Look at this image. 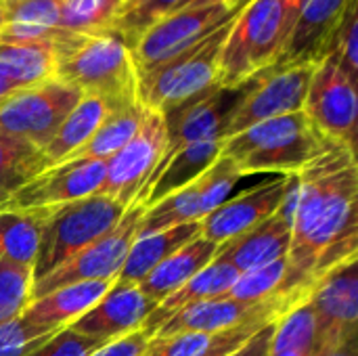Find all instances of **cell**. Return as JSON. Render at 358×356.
<instances>
[{
    "label": "cell",
    "mask_w": 358,
    "mask_h": 356,
    "mask_svg": "<svg viewBox=\"0 0 358 356\" xmlns=\"http://www.w3.org/2000/svg\"><path fill=\"white\" fill-rule=\"evenodd\" d=\"M107 172L103 159H67L42 170L21 187L2 210L57 208L101 191Z\"/></svg>",
    "instance_id": "e0dca14e"
},
{
    "label": "cell",
    "mask_w": 358,
    "mask_h": 356,
    "mask_svg": "<svg viewBox=\"0 0 358 356\" xmlns=\"http://www.w3.org/2000/svg\"><path fill=\"white\" fill-rule=\"evenodd\" d=\"M285 204L292 212L287 258L298 283L315 287L329 271L357 258V151L327 141L317 157L292 174Z\"/></svg>",
    "instance_id": "6da1fadb"
},
{
    "label": "cell",
    "mask_w": 358,
    "mask_h": 356,
    "mask_svg": "<svg viewBox=\"0 0 358 356\" xmlns=\"http://www.w3.org/2000/svg\"><path fill=\"white\" fill-rule=\"evenodd\" d=\"M358 0H352L334 29L323 59H331L350 80L358 78Z\"/></svg>",
    "instance_id": "8d00e7d4"
},
{
    "label": "cell",
    "mask_w": 358,
    "mask_h": 356,
    "mask_svg": "<svg viewBox=\"0 0 358 356\" xmlns=\"http://www.w3.org/2000/svg\"><path fill=\"white\" fill-rule=\"evenodd\" d=\"M218 245L197 235L193 241L185 243L162 264H157L141 283V292L155 304L164 302L185 283H189L199 271H203L216 256Z\"/></svg>",
    "instance_id": "603a6c76"
},
{
    "label": "cell",
    "mask_w": 358,
    "mask_h": 356,
    "mask_svg": "<svg viewBox=\"0 0 358 356\" xmlns=\"http://www.w3.org/2000/svg\"><path fill=\"white\" fill-rule=\"evenodd\" d=\"M287 42L281 0H250L235 17L218 61V86L241 88L277 65Z\"/></svg>",
    "instance_id": "277c9868"
},
{
    "label": "cell",
    "mask_w": 358,
    "mask_h": 356,
    "mask_svg": "<svg viewBox=\"0 0 358 356\" xmlns=\"http://www.w3.org/2000/svg\"><path fill=\"white\" fill-rule=\"evenodd\" d=\"M273 332H275V323L264 325L258 334H254L241 348H237L231 356H268Z\"/></svg>",
    "instance_id": "7bdbcfd3"
},
{
    "label": "cell",
    "mask_w": 358,
    "mask_h": 356,
    "mask_svg": "<svg viewBox=\"0 0 358 356\" xmlns=\"http://www.w3.org/2000/svg\"><path fill=\"white\" fill-rule=\"evenodd\" d=\"M325 138L306 118L304 111L273 118L241 130L222 141V155L229 157L239 172H277L296 174L313 157H317Z\"/></svg>",
    "instance_id": "3957f363"
},
{
    "label": "cell",
    "mask_w": 358,
    "mask_h": 356,
    "mask_svg": "<svg viewBox=\"0 0 358 356\" xmlns=\"http://www.w3.org/2000/svg\"><path fill=\"white\" fill-rule=\"evenodd\" d=\"M109 111L111 107L103 99L82 94V99L61 122L59 130L48 141V145L42 147V153L48 159V164L55 166L67 162L80 147H84L90 141V136L96 132V128L103 124Z\"/></svg>",
    "instance_id": "83f0119b"
},
{
    "label": "cell",
    "mask_w": 358,
    "mask_h": 356,
    "mask_svg": "<svg viewBox=\"0 0 358 356\" xmlns=\"http://www.w3.org/2000/svg\"><path fill=\"white\" fill-rule=\"evenodd\" d=\"M151 334L145 329H136L128 336H122L117 340H111L107 344H103L101 348H96L90 356H143L149 342H151Z\"/></svg>",
    "instance_id": "b9f144b4"
},
{
    "label": "cell",
    "mask_w": 358,
    "mask_h": 356,
    "mask_svg": "<svg viewBox=\"0 0 358 356\" xmlns=\"http://www.w3.org/2000/svg\"><path fill=\"white\" fill-rule=\"evenodd\" d=\"M245 86V84H243ZM243 86L241 88H222L216 86L178 107H174L172 111L164 113L166 118V132H168V143H166V153L162 157V162L157 164L149 185L143 189L138 201L143 204L149 187L155 183V178L164 172V168L168 166V162L187 145L193 143H201V141H212V138H222L224 128L231 120L233 109L237 107L241 94H243Z\"/></svg>",
    "instance_id": "5bb4252c"
},
{
    "label": "cell",
    "mask_w": 358,
    "mask_h": 356,
    "mask_svg": "<svg viewBox=\"0 0 358 356\" xmlns=\"http://www.w3.org/2000/svg\"><path fill=\"white\" fill-rule=\"evenodd\" d=\"M48 166L50 164L40 147L0 132V210L21 187Z\"/></svg>",
    "instance_id": "f546056e"
},
{
    "label": "cell",
    "mask_w": 358,
    "mask_h": 356,
    "mask_svg": "<svg viewBox=\"0 0 358 356\" xmlns=\"http://www.w3.org/2000/svg\"><path fill=\"white\" fill-rule=\"evenodd\" d=\"M168 132L166 118L159 111L147 109L136 134L107 159L105 180L99 193L115 199L124 208L138 201L143 189L149 185L157 164L166 153Z\"/></svg>",
    "instance_id": "8fae6325"
},
{
    "label": "cell",
    "mask_w": 358,
    "mask_h": 356,
    "mask_svg": "<svg viewBox=\"0 0 358 356\" xmlns=\"http://www.w3.org/2000/svg\"><path fill=\"white\" fill-rule=\"evenodd\" d=\"M65 2L67 0H2L4 25L59 27Z\"/></svg>",
    "instance_id": "f35d334b"
},
{
    "label": "cell",
    "mask_w": 358,
    "mask_h": 356,
    "mask_svg": "<svg viewBox=\"0 0 358 356\" xmlns=\"http://www.w3.org/2000/svg\"><path fill=\"white\" fill-rule=\"evenodd\" d=\"M237 2H239V4H243V6H245V4H248V2H250V0H237Z\"/></svg>",
    "instance_id": "816d5d0a"
},
{
    "label": "cell",
    "mask_w": 358,
    "mask_h": 356,
    "mask_svg": "<svg viewBox=\"0 0 358 356\" xmlns=\"http://www.w3.org/2000/svg\"><path fill=\"white\" fill-rule=\"evenodd\" d=\"M117 279L82 281V283L63 285L46 296L31 300L21 317L27 319L29 323L59 332L71 325L76 319H80L86 311H90L109 292V287Z\"/></svg>",
    "instance_id": "7402d4cb"
},
{
    "label": "cell",
    "mask_w": 358,
    "mask_h": 356,
    "mask_svg": "<svg viewBox=\"0 0 358 356\" xmlns=\"http://www.w3.org/2000/svg\"><path fill=\"white\" fill-rule=\"evenodd\" d=\"M352 0H304L277 65L323 61L325 46Z\"/></svg>",
    "instance_id": "44dd1931"
},
{
    "label": "cell",
    "mask_w": 358,
    "mask_h": 356,
    "mask_svg": "<svg viewBox=\"0 0 358 356\" xmlns=\"http://www.w3.org/2000/svg\"><path fill=\"white\" fill-rule=\"evenodd\" d=\"M235 17L237 15L172 59L141 71V103L147 109L168 113L174 107L216 88L220 50Z\"/></svg>",
    "instance_id": "5b68a950"
},
{
    "label": "cell",
    "mask_w": 358,
    "mask_h": 356,
    "mask_svg": "<svg viewBox=\"0 0 358 356\" xmlns=\"http://www.w3.org/2000/svg\"><path fill=\"white\" fill-rule=\"evenodd\" d=\"M310 294L313 292H289L256 302H243V300H233L229 296H218L180 311L168 323H164L153 338H166L185 332L218 334L241 325L277 323L298 304L306 302Z\"/></svg>",
    "instance_id": "ba28073f"
},
{
    "label": "cell",
    "mask_w": 358,
    "mask_h": 356,
    "mask_svg": "<svg viewBox=\"0 0 358 356\" xmlns=\"http://www.w3.org/2000/svg\"><path fill=\"white\" fill-rule=\"evenodd\" d=\"M103 344H107V342L82 336V334L73 332L71 327H63L48 342H44L40 348H36L27 356H90Z\"/></svg>",
    "instance_id": "60d3db41"
},
{
    "label": "cell",
    "mask_w": 358,
    "mask_h": 356,
    "mask_svg": "<svg viewBox=\"0 0 358 356\" xmlns=\"http://www.w3.org/2000/svg\"><path fill=\"white\" fill-rule=\"evenodd\" d=\"M302 2H304V0H281V4H283V19H285V34H287V38H289V31H292V27H294V21H296L298 13H300V8H302Z\"/></svg>",
    "instance_id": "f6af8a7d"
},
{
    "label": "cell",
    "mask_w": 358,
    "mask_h": 356,
    "mask_svg": "<svg viewBox=\"0 0 358 356\" xmlns=\"http://www.w3.org/2000/svg\"><path fill=\"white\" fill-rule=\"evenodd\" d=\"M262 327L264 325H243V327H239L229 340H224L218 348H214L208 356H231L237 348H241L254 334H258Z\"/></svg>",
    "instance_id": "ee69618b"
},
{
    "label": "cell",
    "mask_w": 358,
    "mask_h": 356,
    "mask_svg": "<svg viewBox=\"0 0 358 356\" xmlns=\"http://www.w3.org/2000/svg\"><path fill=\"white\" fill-rule=\"evenodd\" d=\"M315 287H306L296 281L289 258H277L264 266H258L254 271L241 273L233 287L224 294L233 300H243V302H256L264 300L271 296L279 294H289V292H313Z\"/></svg>",
    "instance_id": "1f68e13d"
},
{
    "label": "cell",
    "mask_w": 358,
    "mask_h": 356,
    "mask_svg": "<svg viewBox=\"0 0 358 356\" xmlns=\"http://www.w3.org/2000/svg\"><path fill=\"white\" fill-rule=\"evenodd\" d=\"M310 306L317 319V350L325 356L350 342L358 329V260L329 271L313 290Z\"/></svg>",
    "instance_id": "2e32d148"
},
{
    "label": "cell",
    "mask_w": 358,
    "mask_h": 356,
    "mask_svg": "<svg viewBox=\"0 0 358 356\" xmlns=\"http://www.w3.org/2000/svg\"><path fill=\"white\" fill-rule=\"evenodd\" d=\"M124 0H67L59 27L73 36H94L113 29Z\"/></svg>",
    "instance_id": "d6a6232c"
},
{
    "label": "cell",
    "mask_w": 358,
    "mask_h": 356,
    "mask_svg": "<svg viewBox=\"0 0 358 356\" xmlns=\"http://www.w3.org/2000/svg\"><path fill=\"white\" fill-rule=\"evenodd\" d=\"M59 50L48 40L0 42V76L17 90L57 78Z\"/></svg>",
    "instance_id": "d4e9b609"
},
{
    "label": "cell",
    "mask_w": 358,
    "mask_h": 356,
    "mask_svg": "<svg viewBox=\"0 0 358 356\" xmlns=\"http://www.w3.org/2000/svg\"><path fill=\"white\" fill-rule=\"evenodd\" d=\"M34 269L0 260V327L15 321L31 302Z\"/></svg>",
    "instance_id": "d590c367"
},
{
    "label": "cell",
    "mask_w": 358,
    "mask_h": 356,
    "mask_svg": "<svg viewBox=\"0 0 358 356\" xmlns=\"http://www.w3.org/2000/svg\"><path fill=\"white\" fill-rule=\"evenodd\" d=\"M143 356H149V355H147V350H145V355H143Z\"/></svg>",
    "instance_id": "f5cc1de1"
},
{
    "label": "cell",
    "mask_w": 358,
    "mask_h": 356,
    "mask_svg": "<svg viewBox=\"0 0 358 356\" xmlns=\"http://www.w3.org/2000/svg\"><path fill=\"white\" fill-rule=\"evenodd\" d=\"M285 350H317V319L310 306V298L289 311L275 323L271 338V353ZM321 356V355H319Z\"/></svg>",
    "instance_id": "836d02e7"
},
{
    "label": "cell",
    "mask_w": 358,
    "mask_h": 356,
    "mask_svg": "<svg viewBox=\"0 0 358 356\" xmlns=\"http://www.w3.org/2000/svg\"><path fill=\"white\" fill-rule=\"evenodd\" d=\"M243 327V325H241ZM235 329L218 332V334H201V332H185L166 338H151L147 346L149 356H208L218 348L224 340H229Z\"/></svg>",
    "instance_id": "74e56055"
},
{
    "label": "cell",
    "mask_w": 358,
    "mask_h": 356,
    "mask_svg": "<svg viewBox=\"0 0 358 356\" xmlns=\"http://www.w3.org/2000/svg\"><path fill=\"white\" fill-rule=\"evenodd\" d=\"M155 306L157 304L149 300L136 283L117 279L90 311L67 327L82 336L111 342L141 329Z\"/></svg>",
    "instance_id": "d6986e66"
},
{
    "label": "cell",
    "mask_w": 358,
    "mask_h": 356,
    "mask_svg": "<svg viewBox=\"0 0 358 356\" xmlns=\"http://www.w3.org/2000/svg\"><path fill=\"white\" fill-rule=\"evenodd\" d=\"M2 25H4V15H2V0H0V29H2Z\"/></svg>",
    "instance_id": "f907efd6"
},
{
    "label": "cell",
    "mask_w": 358,
    "mask_h": 356,
    "mask_svg": "<svg viewBox=\"0 0 358 356\" xmlns=\"http://www.w3.org/2000/svg\"><path fill=\"white\" fill-rule=\"evenodd\" d=\"M197 235H199V222H191V225H178L166 231L136 237L128 250V256L122 264L117 279L126 283H141L157 264H162L185 243L193 241Z\"/></svg>",
    "instance_id": "484cf974"
},
{
    "label": "cell",
    "mask_w": 358,
    "mask_h": 356,
    "mask_svg": "<svg viewBox=\"0 0 358 356\" xmlns=\"http://www.w3.org/2000/svg\"><path fill=\"white\" fill-rule=\"evenodd\" d=\"M315 65H273L243 86V94L231 113L222 141L260 122L302 111Z\"/></svg>",
    "instance_id": "52a82bcc"
},
{
    "label": "cell",
    "mask_w": 358,
    "mask_h": 356,
    "mask_svg": "<svg viewBox=\"0 0 358 356\" xmlns=\"http://www.w3.org/2000/svg\"><path fill=\"white\" fill-rule=\"evenodd\" d=\"M241 273L237 269H233L231 264L222 262V260H212L203 271H199L189 283H185L180 290H176L172 296H168L164 302H159L153 313L147 317V321L143 323L141 329L149 332L151 336L157 334V329L168 323L174 315H178L180 311L203 302V300H212L218 296H224L233 283L237 281Z\"/></svg>",
    "instance_id": "cb8c5ba5"
},
{
    "label": "cell",
    "mask_w": 358,
    "mask_h": 356,
    "mask_svg": "<svg viewBox=\"0 0 358 356\" xmlns=\"http://www.w3.org/2000/svg\"><path fill=\"white\" fill-rule=\"evenodd\" d=\"M145 115V105H128V107H115L107 113L103 124L96 128V132L90 136V141L80 147L69 159H103L107 162L113 157L138 130Z\"/></svg>",
    "instance_id": "4dcf8cb0"
},
{
    "label": "cell",
    "mask_w": 358,
    "mask_h": 356,
    "mask_svg": "<svg viewBox=\"0 0 358 356\" xmlns=\"http://www.w3.org/2000/svg\"><path fill=\"white\" fill-rule=\"evenodd\" d=\"M82 92L59 78L15 90L0 105V132L46 147Z\"/></svg>",
    "instance_id": "9c48e42d"
},
{
    "label": "cell",
    "mask_w": 358,
    "mask_h": 356,
    "mask_svg": "<svg viewBox=\"0 0 358 356\" xmlns=\"http://www.w3.org/2000/svg\"><path fill=\"white\" fill-rule=\"evenodd\" d=\"M302 111L325 138L357 151V82L331 59L315 65Z\"/></svg>",
    "instance_id": "4fadbf2b"
},
{
    "label": "cell",
    "mask_w": 358,
    "mask_h": 356,
    "mask_svg": "<svg viewBox=\"0 0 358 356\" xmlns=\"http://www.w3.org/2000/svg\"><path fill=\"white\" fill-rule=\"evenodd\" d=\"M126 210L128 208L103 193L50 208L34 262V283L107 235L122 220Z\"/></svg>",
    "instance_id": "8992f818"
},
{
    "label": "cell",
    "mask_w": 358,
    "mask_h": 356,
    "mask_svg": "<svg viewBox=\"0 0 358 356\" xmlns=\"http://www.w3.org/2000/svg\"><path fill=\"white\" fill-rule=\"evenodd\" d=\"M241 176L243 174L239 168L229 157L220 155L195 183L145 208L136 237L166 231L178 225L201 222L210 212L229 199Z\"/></svg>",
    "instance_id": "30bf717a"
},
{
    "label": "cell",
    "mask_w": 358,
    "mask_h": 356,
    "mask_svg": "<svg viewBox=\"0 0 358 356\" xmlns=\"http://www.w3.org/2000/svg\"><path fill=\"white\" fill-rule=\"evenodd\" d=\"M241 4H214L203 8L172 10L157 23H153L132 46V57L138 71H147L185 48L193 46L208 34H212L227 19L237 15Z\"/></svg>",
    "instance_id": "9a60e30c"
},
{
    "label": "cell",
    "mask_w": 358,
    "mask_h": 356,
    "mask_svg": "<svg viewBox=\"0 0 358 356\" xmlns=\"http://www.w3.org/2000/svg\"><path fill=\"white\" fill-rule=\"evenodd\" d=\"M214 4H233L235 6L239 2L237 0H180L174 10H182V8H203V6H214Z\"/></svg>",
    "instance_id": "bcb514c9"
},
{
    "label": "cell",
    "mask_w": 358,
    "mask_h": 356,
    "mask_svg": "<svg viewBox=\"0 0 358 356\" xmlns=\"http://www.w3.org/2000/svg\"><path fill=\"white\" fill-rule=\"evenodd\" d=\"M268 356H319L315 350H285V353H268Z\"/></svg>",
    "instance_id": "681fc988"
},
{
    "label": "cell",
    "mask_w": 358,
    "mask_h": 356,
    "mask_svg": "<svg viewBox=\"0 0 358 356\" xmlns=\"http://www.w3.org/2000/svg\"><path fill=\"white\" fill-rule=\"evenodd\" d=\"M292 245V212L283 206L260 225L218 245L214 260H222L239 273L254 271L287 256Z\"/></svg>",
    "instance_id": "ffe728a7"
},
{
    "label": "cell",
    "mask_w": 358,
    "mask_h": 356,
    "mask_svg": "<svg viewBox=\"0 0 358 356\" xmlns=\"http://www.w3.org/2000/svg\"><path fill=\"white\" fill-rule=\"evenodd\" d=\"M325 356H357V342H350V344H346L334 353H327Z\"/></svg>",
    "instance_id": "c3c4849f"
},
{
    "label": "cell",
    "mask_w": 358,
    "mask_h": 356,
    "mask_svg": "<svg viewBox=\"0 0 358 356\" xmlns=\"http://www.w3.org/2000/svg\"><path fill=\"white\" fill-rule=\"evenodd\" d=\"M143 212L145 206L141 201H134L107 235L84 248L80 254H76L71 260H67L63 266H59L44 279L36 281L31 285V300L71 283L117 279L128 250L138 235V222Z\"/></svg>",
    "instance_id": "7c38bea8"
},
{
    "label": "cell",
    "mask_w": 358,
    "mask_h": 356,
    "mask_svg": "<svg viewBox=\"0 0 358 356\" xmlns=\"http://www.w3.org/2000/svg\"><path fill=\"white\" fill-rule=\"evenodd\" d=\"M180 0H124L113 31L124 38V42L132 48L134 42L159 19L170 15Z\"/></svg>",
    "instance_id": "e575fe53"
},
{
    "label": "cell",
    "mask_w": 358,
    "mask_h": 356,
    "mask_svg": "<svg viewBox=\"0 0 358 356\" xmlns=\"http://www.w3.org/2000/svg\"><path fill=\"white\" fill-rule=\"evenodd\" d=\"M61 332V329H59ZM57 329H48L36 323H29L23 317L0 327V356H27L44 342H48Z\"/></svg>",
    "instance_id": "ab89813d"
},
{
    "label": "cell",
    "mask_w": 358,
    "mask_h": 356,
    "mask_svg": "<svg viewBox=\"0 0 358 356\" xmlns=\"http://www.w3.org/2000/svg\"><path fill=\"white\" fill-rule=\"evenodd\" d=\"M15 90H17V88H15V86H13L4 76H0V105H2V103H4L13 92H15Z\"/></svg>",
    "instance_id": "7dc6e473"
},
{
    "label": "cell",
    "mask_w": 358,
    "mask_h": 356,
    "mask_svg": "<svg viewBox=\"0 0 358 356\" xmlns=\"http://www.w3.org/2000/svg\"><path fill=\"white\" fill-rule=\"evenodd\" d=\"M50 208L0 210V260L31 266Z\"/></svg>",
    "instance_id": "f1b7e54d"
},
{
    "label": "cell",
    "mask_w": 358,
    "mask_h": 356,
    "mask_svg": "<svg viewBox=\"0 0 358 356\" xmlns=\"http://www.w3.org/2000/svg\"><path fill=\"white\" fill-rule=\"evenodd\" d=\"M292 187V174H279L241 195L227 199L199 222V235L216 245L250 231L271 218L285 201Z\"/></svg>",
    "instance_id": "ac0fdd59"
},
{
    "label": "cell",
    "mask_w": 358,
    "mask_h": 356,
    "mask_svg": "<svg viewBox=\"0 0 358 356\" xmlns=\"http://www.w3.org/2000/svg\"><path fill=\"white\" fill-rule=\"evenodd\" d=\"M220 155H222V138L187 145L168 162L164 172L149 187V191L143 199V206L149 208V206L157 204L159 199L195 183Z\"/></svg>",
    "instance_id": "4316f807"
},
{
    "label": "cell",
    "mask_w": 358,
    "mask_h": 356,
    "mask_svg": "<svg viewBox=\"0 0 358 356\" xmlns=\"http://www.w3.org/2000/svg\"><path fill=\"white\" fill-rule=\"evenodd\" d=\"M57 78L82 94L103 99L111 109L141 103V71L132 48L113 29L84 36L59 55Z\"/></svg>",
    "instance_id": "7a4b0ae2"
}]
</instances>
